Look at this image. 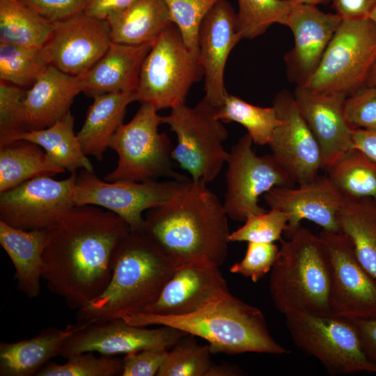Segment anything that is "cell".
Wrapping results in <instances>:
<instances>
[{
  "label": "cell",
  "mask_w": 376,
  "mask_h": 376,
  "mask_svg": "<svg viewBox=\"0 0 376 376\" xmlns=\"http://www.w3.org/2000/svg\"><path fill=\"white\" fill-rule=\"evenodd\" d=\"M130 230L116 214L102 207L75 205L48 229L42 279L67 306L79 310L99 297L112 276V256Z\"/></svg>",
  "instance_id": "1"
},
{
  "label": "cell",
  "mask_w": 376,
  "mask_h": 376,
  "mask_svg": "<svg viewBox=\"0 0 376 376\" xmlns=\"http://www.w3.org/2000/svg\"><path fill=\"white\" fill-rule=\"evenodd\" d=\"M228 218L207 184L189 178L166 202L148 211L143 231L179 265L220 267L228 257Z\"/></svg>",
  "instance_id": "2"
},
{
  "label": "cell",
  "mask_w": 376,
  "mask_h": 376,
  "mask_svg": "<svg viewBox=\"0 0 376 376\" xmlns=\"http://www.w3.org/2000/svg\"><path fill=\"white\" fill-rule=\"evenodd\" d=\"M179 265L143 231L130 230L112 256L105 290L77 311L79 322L105 321L143 312L156 301Z\"/></svg>",
  "instance_id": "3"
},
{
  "label": "cell",
  "mask_w": 376,
  "mask_h": 376,
  "mask_svg": "<svg viewBox=\"0 0 376 376\" xmlns=\"http://www.w3.org/2000/svg\"><path fill=\"white\" fill-rule=\"evenodd\" d=\"M139 327L167 326L208 343L212 354L256 352L281 355L290 353L272 336L262 311L230 293L190 314L163 315L141 312L123 315Z\"/></svg>",
  "instance_id": "4"
},
{
  "label": "cell",
  "mask_w": 376,
  "mask_h": 376,
  "mask_svg": "<svg viewBox=\"0 0 376 376\" xmlns=\"http://www.w3.org/2000/svg\"><path fill=\"white\" fill-rule=\"evenodd\" d=\"M289 237L279 241L270 271L269 292L275 308L284 315L332 313L329 265L320 236L300 226Z\"/></svg>",
  "instance_id": "5"
},
{
  "label": "cell",
  "mask_w": 376,
  "mask_h": 376,
  "mask_svg": "<svg viewBox=\"0 0 376 376\" xmlns=\"http://www.w3.org/2000/svg\"><path fill=\"white\" fill-rule=\"evenodd\" d=\"M154 106L141 103L126 124L112 136L109 146L118 157L116 167L104 177L108 182L156 180L159 178L183 180L173 170V147L169 136L159 132L162 116Z\"/></svg>",
  "instance_id": "6"
},
{
  "label": "cell",
  "mask_w": 376,
  "mask_h": 376,
  "mask_svg": "<svg viewBox=\"0 0 376 376\" xmlns=\"http://www.w3.org/2000/svg\"><path fill=\"white\" fill-rule=\"evenodd\" d=\"M162 122L176 135L173 160L194 181L207 184L215 180L228 157L223 146L228 133L216 117L215 107L204 97L193 107L185 104L172 107Z\"/></svg>",
  "instance_id": "7"
},
{
  "label": "cell",
  "mask_w": 376,
  "mask_h": 376,
  "mask_svg": "<svg viewBox=\"0 0 376 376\" xmlns=\"http://www.w3.org/2000/svg\"><path fill=\"white\" fill-rule=\"evenodd\" d=\"M204 76L198 55L173 24L154 42L141 68L138 101L159 111L185 104L191 87Z\"/></svg>",
  "instance_id": "8"
},
{
  "label": "cell",
  "mask_w": 376,
  "mask_h": 376,
  "mask_svg": "<svg viewBox=\"0 0 376 376\" xmlns=\"http://www.w3.org/2000/svg\"><path fill=\"white\" fill-rule=\"evenodd\" d=\"M295 345L317 359L332 375L376 373L352 320L336 315L295 312L285 315Z\"/></svg>",
  "instance_id": "9"
},
{
  "label": "cell",
  "mask_w": 376,
  "mask_h": 376,
  "mask_svg": "<svg viewBox=\"0 0 376 376\" xmlns=\"http://www.w3.org/2000/svg\"><path fill=\"white\" fill-rule=\"evenodd\" d=\"M376 61V24L370 18L342 21L322 58L302 86L348 97L363 87Z\"/></svg>",
  "instance_id": "10"
},
{
  "label": "cell",
  "mask_w": 376,
  "mask_h": 376,
  "mask_svg": "<svg viewBox=\"0 0 376 376\" xmlns=\"http://www.w3.org/2000/svg\"><path fill=\"white\" fill-rule=\"evenodd\" d=\"M253 143L246 134L228 151L223 204L228 218L237 221L267 211L258 204L261 195L275 187L295 184L272 154L256 155Z\"/></svg>",
  "instance_id": "11"
},
{
  "label": "cell",
  "mask_w": 376,
  "mask_h": 376,
  "mask_svg": "<svg viewBox=\"0 0 376 376\" xmlns=\"http://www.w3.org/2000/svg\"><path fill=\"white\" fill-rule=\"evenodd\" d=\"M144 182L101 180L94 171L81 170L77 175L75 205H91L102 207L120 217L132 231H143V212L166 202L188 180Z\"/></svg>",
  "instance_id": "12"
},
{
  "label": "cell",
  "mask_w": 376,
  "mask_h": 376,
  "mask_svg": "<svg viewBox=\"0 0 376 376\" xmlns=\"http://www.w3.org/2000/svg\"><path fill=\"white\" fill-rule=\"evenodd\" d=\"M330 271V308L350 320L376 318V279L359 263L352 244L341 231L322 230Z\"/></svg>",
  "instance_id": "13"
},
{
  "label": "cell",
  "mask_w": 376,
  "mask_h": 376,
  "mask_svg": "<svg viewBox=\"0 0 376 376\" xmlns=\"http://www.w3.org/2000/svg\"><path fill=\"white\" fill-rule=\"evenodd\" d=\"M77 175L35 178L0 193V221L24 230H48L75 206Z\"/></svg>",
  "instance_id": "14"
},
{
  "label": "cell",
  "mask_w": 376,
  "mask_h": 376,
  "mask_svg": "<svg viewBox=\"0 0 376 376\" xmlns=\"http://www.w3.org/2000/svg\"><path fill=\"white\" fill-rule=\"evenodd\" d=\"M81 322V327L65 340L59 356L67 359L87 352L114 356L146 349L169 350L187 334L167 326L155 329L134 326L122 318Z\"/></svg>",
  "instance_id": "15"
},
{
  "label": "cell",
  "mask_w": 376,
  "mask_h": 376,
  "mask_svg": "<svg viewBox=\"0 0 376 376\" xmlns=\"http://www.w3.org/2000/svg\"><path fill=\"white\" fill-rule=\"evenodd\" d=\"M272 107L279 124L269 143L272 154L295 184H307L322 169L319 143L302 116L293 94L286 90L278 93Z\"/></svg>",
  "instance_id": "16"
},
{
  "label": "cell",
  "mask_w": 376,
  "mask_h": 376,
  "mask_svg": "<svg viewBox=\"0 0 376 376\" xmlns=\"http://www.w3.org/2000/svg\"><path fill=\"white\" fill-rule=\"evenodd\" d=\"M52 24L42 50L49 65L70 75L86 72L112 42L108 22L84 13Z\"/></svg>",
  "instance_id": "17"
},
{
  "label": "cell",
  "mask_w": 376,
  "mask_h": 376,
  "mask_svg": "<svg viewBox=\"0 0 376 376\" xmlns=\"http://www.w3.org/2000/svg\"><path fill=\"white\" fill-rule=\"evenodd\" d=\"M270 209L285 212L288 217L285 232L290 236L306 219L330 232L340 231L338 214L345 196L327 175H318L313 181L292 187H275L263 195Z\"/></svg>",
  "instance_id": "18"
},
{
  "label": "cell",
  "mask_w": 376,
  "mask_h": 376,
  "mask_svg": "<svg viewBox=\"0 0 376 376\" xmlns=\"http://www.w3.org/2000/svg\"><path fill=\"white\" fill-rule=\"evenodd\" d=\"M230 294L219 267L205 263L179 265L159 296L143 312L182 315L198 311Z\"/></svg>",
  "instance_id": "19"
},
{
  "label": "cell",
  "mask_w": 376,
  "mask_h": 376,
  "mask_svg": "<svg viewBox=\"0 0 376 376\" xmlns=\"http://www.w3.org/2000/svg\"><path fill=\"white\" fill-rule=\"evenodd\" d=\"M341 18L321 11L317 6L292 5L288 26L295 46L285 56L288 77L297 86H304L317 70Z\"/></svg>",
  "instance_id": "20"
},
{
  "label": "cell",
  "mask_w": 376,
  "mask_h": 376,
  "mask_svg": "<svg viewBox=\"0 0 376 376\" xmlns=\"http://www.w3.org/2000/svg\"><path fill=\"white\" fill-rule=\"evenodd\" d=\"M297 105L318 141L326 171L347 151L354 148L352 130L345 120L341 94L316 91L297 86L294 93Z\"/></svg>",
  "instance_id": "21"
},
{
  "label": "cell",
  "mask_w": 376,
  "mask_h": 376,
  "mask_svg": "<svg viewBox=\"0 0 376 376\" xmlns=\"http://www.w3.org/2000/svg\"><path fill=\"white\" fill-rule=\"evenodd\" d=\"M240 38L236 13L228 0H220L203 19L198 36V60L205 78V97L215 107L228 94L224 70L228 57Z\"/></svg>",
  "instance_id": "22"
},
{
  "label": "cell",
  "mask_w": 376,
  "mask_h": 376,
  "mask_svg": "<svg viewBox=\"0 0 376 376\" xmlns=\"http://www.w3.org/2000/svg\"><path fill=\"white\" fill-rule=\"evenodd\" d=\"M153 43L129 45L112 42L105 54L79 76L81 92L93 97L136 91L141 65Z\"/></svg>",
  "instance_id": "23"
},
{
  "label": "cell",
  "mask_w": 376,
  "mask_h": 376,
  "mask_svg": "<svg viewBox=\"0 0 376 376\" xmlns=\"http://www.w3.org/2000/svg\"><path fill=\"white\" fill-rule=\"evenodd\" d=\"M81 92L79 76L48 65L25 93L24 105L29 131L52 125L70 111L74 98Z\"/></svg>",
  "instance_id": "24"
},
{
  "label": "cell",
  "mask_w": 376,
  "mask_h": 376,
  "mask_svg": "<svg viewBox=\"0 0 376 376\" xmlns=\"http://www.w3.org/2000/svg\"><path fill=\"white\" fill-rule=\"evenodd\" d=\"M68 324L64 329L47 327L36 336L15 343H0V375L32 376L51 359L60 355L65 340L81 327Z\"/></svg>",
  "instance_id": "25"
},
{
  "label": "cell",
  "mask_w": 376,
  "mask_h": 376,
  "mask_svg": "<svg viewBox=\"0 0 376 376\" xmlns=\"http://www.w3.org/2000/svg\"><path fill=\"white\" fill-rule=\"evenodd\" d=\"M48 230H24L0 221V244L15 269L17 286L29 298L40 292Z\"/></svg>",
  "instance_id": "26"
},
{
  "label": "cell",
  "mask_w": 376,
  "mask_h": 376,
  "mask_svg": "<svg viewBox=\"0 0 376 376\" xmlns=\"http://www.w3.org/2000/svg\"><path fill=\"white\" fill-rule=\"evenodd\" d=\"M77 136L85 154L101 161L110 141L123 124L127 107L138 100L136 91L94 95Z\"/></svg>",
  "instance_id": "27"
},
{
  "label": "cell",
  "mask_w": 376,
  "mask_h": 376,
  "mask_svg": "<svg viewBox=\"0 0 376 376\" xmlns=\"http://www.w3.org/2000/svg\"><path fill=\"white\" fill-rule=\"evenodd\" d=\"M107 21L111 41L129 45L153 43L173 24L164 0H136Z\"/></svg>",
  "instance_id": "28"
},
{
  "label": "cell",
  "mask_w": 376,
  "mask_h": 376,
  "mask_svg": "<svg viewBox=\"0 0 376 376\" xmlns=\"http://www.w3.org/2000/svg\"><path fill=\"white\" fill-rule=\"evenodd\" d=\"M338 222L359 263L376 279V202L368 198L345 197Z\"/></svg>",
  "instance_id": "29"
},
{
  "label": "cell",
  "mask_w": 376,
  "mask_h": 376,
  "mask_svg": "<svg viewBox=\"0 0 376 376\" xmlns=\"http://www.w3.org/2000/svg\"><path fill=\"white\" fill-rule=\"evenodd\" d=\"M65 171L31 141L21 139L0 148V193L35 178L54 177Z\"/></svg>",
  "instance_id": "30"
},
{
  "label": "cell",
  "mask_w": 376,
  "mask_h": 376,
  "mask_svg": "<svg viewBox=\"0 0 376 376\" xmlns=\"http://www.w3.org/2000/svg\"><path fill=\"white\" fill-rule=\"evenodd\" d=\"M75 117L69 111L50 127L25 132L21 139L40 146L49 161L70 173L77 171H94L74 132Z\"/></svg>",
  "instance_id": "31"
},
{
  "label": "cell",
  "mask_w": 376,
  "mask_h": 376,
  "mask_svg": "<svg viewBox=\"0 0 376 376\" xmlns=\"http://www.w3.org/2000/svg\"><path fill=\"white\" fill-rule=\"evenodd\" d=\"M53 24L19 0H0V42L41 48Z\"/></svg>",
  "instance_id": "32"
},
{
  "label": "cell",
  "mask_w": 376,
  "mask_h": 376,
  "mask_svg": "<svg viewBox=\"0 0 376 376\" xmlns=\"http://www.w3.org/2000/svg\"><path fill=\"white\" fill-rule=\"evenodd\" d=\"M327 176L345 196L376 202V162L354 148L327 171Z\"/></svg>",
  "instance_id": "33"
},
{
  "label": "cell",
  "mask_w": 376,
  "mask_h": 376,
  "mask_svg": "<svg viewBox=\"0 0 376 376\" xmlns=\"http://www.w3.org/2000/svg\"><path fill=\"white\" fill-rule=\"evenodd\" d=\"M216 117L224 123L235 122L246 128L253 143L269 145L279 124L275 109L251 104L228 93L221 104L215 107Z\"/></svg>",
  "instance_id": "34"
},
{
  "label": "cell",
  "mask_w": 376,
  "mask_h": 376,
  "mask_svg": "<svg viewBox=\"0 0 376 376\" xmlns=\"http://www.w3.org/2000/svg\"><path fill=\"white\" fill-rule=\"evenodd\" d=\"M236 29L240 38L253 39L273 24L288 26L292 4L283 0H237Z\"/></svg>",
  "instance_id": "35"
},
{
  "label": "cell",
  "mask_w": 376,
  "mask_h": 376,
  "mask_svg": "<svg viewBox=\"0 0 376 376\" xmlns=\"http://www.w3.org/2000/svg\"><path fill=\"white\" fill-rule=\"evenodd\" d=\"M49 65L42 48L0 42V80L17 86H32Z\"/></svg>",
  "instance_id": "36"
},
{
  "label": "cell",
  "mask_w": 376,
  "mask_h": 376,
  "mask_svg": "<svg viewBox=\"0 0 376 376\" xmlns=\"http://www.w3.org/2000/svg\"><path fill=\"white\" fill-rule=\"evenodd\" d=\"M186 334L168 350L157 376H208L214 365L208 345Z\"/></svg>",
  "instance_id": "37"
},
{
  "label": "cell",
  "mask_w": 376,
  "mask_h": 376,
  "mask_svg": "<svg viewBox=\"0 0 376 376\" xmlns=\"http://www.w3.org/2000/svg\"><path fill=\"white\" fill-rule=\"evenodd\" d=\"M123 370V359L103 354L95 357L93 352H87L68 357L63 364L49 361L36 375L121 376Z\"/></svg>",
  "instance_id": "38"
},
{
  "label": "cell",
  "mask_w": 376,
  "mask_h": 376,
  "mask_svg": "<svg viewBox=\"0 0 376 376\" xmlns=\"http://www.w3.org/2000/svg\"><path fill=\"white\" fill-rule=\"evenodd\" d=\"M25 93L19 86L0 80V148L21 140L29 131Z\"/></svg>",
  "instance_id": "39"
},
{
  "label": "cell",
  "mask_w": 376,
  "mask_h": 376,
  "mask_svg": "<svg viewBox=\"0 0 376 376\" xmlns=\"http://www.w3.org/2000/svg\"><path fill=\"white\" fill-rule=\"evenodd\" d=\"M172 22L178 28L187 47L198 54L201 24L212 7L220 0H164Z\"/></svg>",
  "instance_id": "40"
},
{
  "label": "cell",
  "mask_w": 376,
  "mask_h": 376,
  "mask_svg": "<svg viewBox=\"0 0 376 376\" xmlns=\"http://www.w3.org/2000/svg\"><path fill=\"white\" fill-rule=\"evenodd\" d=\"M244 224L230 233V242H274L282 239L285 231L288 217L279 210L270 209L259 214L249 215Z\"/></svg>",
  "instance_id": "41"
},
{
  "label": "cell",
  "mask_w": 376,
  "mask_h": 376,
  "mask_svg": "<svg viewBox=\"0 0 376 376\" xmlns=\"http://www.w3.org/2000/svg\"><path fill=\"white\" fill-rule=\"evenodd\" d=\"M279 248L274 242H249L244 257L230 267V272L258 282L269 272Z\"/></svg>",
  "instance_id": "42"
},
{
  "label": "cell",
  "mask_w": 376,
  "mask_h": 376,
  "mask_svg": "<svg viewBox=\"0 0 376 376\" xmlns=\"http://www.w3.org/2000/svg\"><path fill=\"white\" fill-rule=\"evenodd\" d=\"M344 115L352 128L376 132V87L363 86L347 97Z\"/></svg>",
  "instance_id": "43"
},
{
  "label": "cell",
  "mask_w": 376,
  "mask_h": 376,
  "mask_svg": "<svg viewBox=\"0 0 376 376\" xmlns=\"http://www.w3.org/2000/svg\"><path fill=\"white\" fill-rule=\"evenodd\" d=\"M51 24L84 12L88 0H19Z\"/></svg>",
  "instance_id": "44"
},
{
  "label": "cell",
  "mask_w": 376,
  "mask_h": 376,
  "mask_svg": "<svg viewBox=\"0 0 376 376\" xmlns=\"http://www.w3.org/2000/svg\"><path fill=\"white\" fill-rule=\"evenodd\" d=\"M167 352L164 349H146L126 354L121 376L157 375Z\"/></svg>",
  "instance_id": "45"
},
{
  "label": "cell",
  "mask_w": 376,
  "mask_h": 376,
  "mask_svg": "<svg viewBox=\"0 0 376 376\" xmlns=\"http://www.w3.org/2000/svg\"><path fill=\"white\" fill-rule=\"evenodd\" d=\"M342 21H359L370 18L376 8V0H331Z\"/></svg>",
  "instance_id": "46"
},
{
  "label": "cell",
  "mask_w": 376,
  "mask_h": 376,
  "mask_svg": "<svg viewBox=\"0 0 376 376\" xmlns=\"http://www.w3.org/2000/svg\"><path fill=\"white\" fill-rule=\"evenodd\" d=\"M136 0H88L84 13L92 17L107 20L111 15L127 8Z\"/></svg>",
  "instance_id": "47"
},
{
  "label": "cell",
  "mask_w": 376,
  "mask_h": 376,
  "mask_svg": "<svg viewBox=\"0 0 376 376\" xmlns=\"http://www.w3.org/2000/svg\"><path fill=\"white\" fill-rule=\"evenodd\" d=\"M368 359L376 366V318L352 320Z\"/></svg>",
  "instance_id": "48"
},
{
  "label": "cell",
  "mask_w": 376,
  "mask_h": 376,
  "mask_svg": "<svg viewBox=\"0 0 376 376\" xmlns=\"http://www.w3.org/2000/svg\"><path fill=\"white\" fill-rule=\"evenodd\" d=\"M352 140L355 148L376 162V132L353 129Z\"/></svg>",
  "instance_id": "49"
},
{
  "label": "cell",
  "mask_w": 376,
  "mask_h": 376,
  "mask_svg": "<svg viewBox=\"0 0 376 376\" xmlns=\"http://www.w3.org/2000/svg\"><path fill=\"white\" fill-rule=\"evenodd\" d=\"M244 375V372L237 366L226 363H214L208 373V376H240Z\"/></svg>",
  "instance_id": "50"
},
{
  "label": "cell",
  "mask_w": 376,
  "mask_h": 376,
  "mask_svg": "<svg viewBox=\"0 0 376 376\" xmlns=\"http://www.w3.org/2000/svg\"><path fill=\"white\" fill-rule=\"evenodd\" d=\"M363 86L376 87V61L370 68Z\"/></svg>",
  "instance_id": "51"
},
{
  "label": "cell",
  "mask_w": 376,
  "mask_h": 376,
  "mask_svg": "<svg viewBox=\"0 0 376 376\" xmlns=\"http://www.w3.org/2000/svg\"><path fill=\"white\" fill-rule=\"evenodd\" d=\"M292 5L295 4H304L311 6H318L322 3H327L331 1V0H283Z\"/></svg>",
  "instance_id": "52"
},
{
  "label": "cell",
  "mask_w": 376,
  "mask_h": 376,
  "mask_svg": "<svg viewBox=\"0 0 376 376\" xmlns=\"http://www.w3.org/2000/svg\"><path fill=\"white\" fill-rule=\"evenodd\" d=\"M370 19H371L376 24V8L370 15Z\"/></svg>",
  "instance_id": "53"
}]
</instances>
